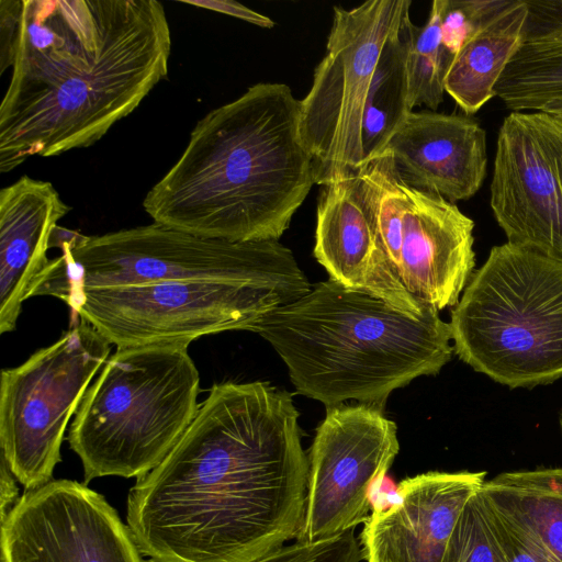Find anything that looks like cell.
I'll list each match as a JSON object with an SVG mask.
<instances>
[{
  "label": "cell",
  "mask_w": 562,
  "mask_h": 562,
  "mask_svg": "<svg viewBox=\"0 0 562 562\" xmlns=\"http://www.w3.org/2000/svg\"><path fill=\"white\" fill-rule=\"evenodd\" d=\"M292 395L223 382L167 457L138 477L127 526L148 562H254L297 539L308 461Z\"/></svg>",
  "instance_id": "cell-1"
},
{
  "label": "cell",
  "mask_w": 562,
  "mask_h": 562,
  "mask_svg": "<svg viewBox=\"0 0 562 562\" xmlns=\"http://www.w3.org/2000/svg\"><path fill=\"white\" fill-rule=\"evenodd\" d=\"M157 0H23L0 103V172L100 140L168 74Z\"/></svg>",
  "instance_id": "cell-2"
},
{
  "label": "cell",
  "mask_w": 562,
  "mask_h": 562,
  "mask_svg": "<svg viewBox=\"0 0 562 562\" xmlns=\"http://www.w3.org/2000/svg\"><path fill=\"white\" fill-rule=\"evenodd\" d=\"M300 114L290 87L271 82L210 111L147 192L145 212L201 237L279 240L316 183Z\"/></svg>",
  "instance_id": "cell-3"
},
{
  "label": "cell",
  "mask_w": 562,
  "mask_h": 562,
  "mask_svg": "<svg viewBox=\"0 0 562 562\" xmlns=\"http://www.w3.org/2000/svg\"><path fill=\"white\" fill-rule=\"evenodd\" d=\"M438 312L429 305L414 317L328 278L252 331L280 356L297 394L326 408L346 401L382 408L394 390L451 360L450 326Z\"/></svg>",
  "instance_id": "cell-4"
},
{
  "label": "cell",
  "mask_w": 562,
  "mask_h": 562,
  "mask_svg": "<svg viewBox=\"0 0 562 562\" xmlns=\"http://www.w3.org/2000/svg\"><path fill=\"white\" fill-rule=\"evenodd\" d=\"M187 342L116 348L87 389L68 442L85 483L140 477L171 451L200 404L199 371Z\"/></svg>",
  "instance_id": "cell-5"
},
{
  "label": "cell",
  "mask_w": 562,
  "mask_h": 562,
  "mask_svg": "<svg viewBox=\"0 0 562 562\" xmlns=\"http://www.w3.org/2000/svg\"><path fill=\"white\" fill-rule=\"evenodd\" d=\"M453 351L510 389L562 378V260L509 241L475 270L450 318Z\"/></svg>",
  "instance_id": "cell-6"
},
{
  "label": "cell",
  "mask_w": 562,
  "mask_h": 562,
  "mask_svg": "<svg viewBox=\"0 0 562 562\" xmlns=\"http://www.w3.org/2000/svg\"><path fill=\"white\" fill-rule=\"evenodd\" d=\"M52 247L60 255L49 260L30 297L50 295L65 302L86 288L177 280L310 282L279 240L206 238L155 222L98 236L57 225Z\"/></svg>",
  "instance_id": "cell-7"
},
{
  "label": "cell",
  "mask_w": 562,
  "mask_h": 562,
  "mask_svg": "<svg viewBox=\"0 0 562 562\" xmlns=\"http://www.w3.org/2000/svg\"><path fill=\"white\" fill-rule=\"evenodd\" d=\"M312 288L305 283L177 280L86 288L65 303L116 348L187 342L211 334L249 330Z\"/></svg>",
  "instance_id": "cell-8"
},
{
  "label": "cell",
  "mask_w": 562,
  "mask_h": 562,
  "mask_svg": "<svg viewBox=\"0 0 562 562\" xmlns=\"http://www.w3.org/2000/svg\"><path fill=\"white\" fill-rule=\"evenodd\" d=\"M0 379V447L25 491L52 481L70 417L111 344L81 318Z\"/></svg>",
  "instance_id": "cell-9"
},
{
  "label": "cell",
  "mask_w": 562,
  "mask_h": 562,
  "mask_svg": "<svg viewBox=\"0 0 562 562\" xmlns=\"http://www.w3.org/2000/svg\"><path fill=\"white\" fill-rule=\"evenodd\" d=\"M411 0H369L334 7L326 54L300 100L302 140L313 158L316 183L357 172L362 165L367 95L387 40L409 15Z\"/></svg>",
  "instance_id": "cell-10"
},
{
  "label": "cell",
  "mask_w": 562,
  "mask_h": 562,
  "mask_svg": "<svg viewBox=\"0 0 562 562\" xmlns=\"http://www.w3.org/2000/svg\"><path fill=\"white\" fill-rule=\"evenodd\" d=\"M398 451L396 424L382 408L360 403L327 408L307 454L305 518L295 541L315 542L364 524L371 493Z\"/></svg>",
  "instance_id": "cell-11"
},
{
  "label": "cell",
  "mask_w": 562,
  "mask_h": 562,
  "mask_svg": "<svg viewBox=\"0 0 562 562\" xmlns=\"http://www.w3.org/2000/svg\"><path fill=\"white\" fill-rule=\"evenodd\" d=\"M490 205L509 243L562 260V119L532 111L503 120Z\"/></svg>",
  "instance_id": "cell-12"
},
{
  "label": "cell",
  "mask_w": 562,
  "mask_h": 562,
  "mask_svg": "<svg viewBox=\"0 0 562 562\" xmlns=\"http://www.w3.org/2000/svg\"><path fill=\"white\" fill-rule=\"evenodd\" d=\"M0 562H143L103 495L74 480L24 491L1 520Z\"/></svg>",
  "instance_id": "cell-13"
},
{
  "label": "cell",
  "mask_w": 562,
  "mask_h": 562,
  "mask_svg": "<svg viewBox=\"0 0 562 562\" xmlns=\"http://www.w3.org/2000/svg\"><path fill=\"white\" fill-rule=\"evenodd\" d=\"M314 257L346 289L420 317L429 305L403 285L378 234L358 172L322 186Z\"/></svg>",
  "instance_id": "cell-14"
},
{
  "label": "cell",
  "mask_w": 562,
  "mask_h": 562,
  "mask_svg": "<svg viewBox=\"0 0 562 562\" xmlns=\"http://www.w3.org/2000/svg\"><path fill=\"white\" fill-rule=\"evenodd\" d=\"M485 477L484 471H430L404 479L394 502L374 509L364 522L363 560L442 562L462 508Z\"/></svg>",
  "instance_id": "cell-15"
},
{
  "label": "cell",
  "mask_w": 562,
  "mask_h": 562,
  "mask_svg": "<svg viewBox=\"0 0 562 562\" xmlns=\"http://www.w3.org/2000/svg\"><path fill=\"white\" fill-rule=\"evenodd\" d=\"M398 277L419 302L454 306L475 267L474 222L456 203L406 186Z\"/></svg>",
  "instance_id": "cell-16"
},
{
  "label": "cell",
  "mask_w": 562,
  "mask_h": 562,
  "mask_svg": "<svg viewBox=\"0 0 562 562\" xmlns=\"http://www.w3.org/2000/svg\"><path fill=\"white\" fill-rule=\"evenodd\" d=\"M382 154L406 186L452 203L475 195L487 173L486 132L468 115L412 111Z\"/></svg>",
  "instance_id": "cell-17"
},
{
  "label": "cell",
  "mask_w": 562,
  "mask_h": 562,
  "mask_svg": "<svg viewBox=\"0 0 562 562\" xmlns=\"http://www.w3.org/2000/svg\"><path fill=\"white\" fill-rule=\"evenodd\" d=\"M71 207L48 181L22 176L0 191V333L15 329L22 303L49 263L59 220Z\"/></svg>",
  "instance_id": "cell-18"
},
{
  "label": "cell",
  "mask_w": 562,
  "mask_h": 562,
  "mask_svg": "<svg viewBox=\"0 0 562 562\" xmlns=\"http://www.w3.org/2000/svg\"><path fill=\"white\" fill-rule=\"evenodd\" d=\"M524 0H503L454 55L445 91L468 115L496 97V85L508 63L522 47Z\"/></svg>",
  "instance_id": "cell-19"
},
{
  "label": "cell",
  "mask_w": 562,
  "mask_h": 562,
  "mask_svg": "<svg viewBox=\"0 0 562 562\" xmlns=\"http://www.w3.org/2000/svg\"><path fill=\"white\" fill-rule=\"evenodd\" d=\"M482 494L543 562H562V468L499 473Z\"/></svg>",
  "instance_id": "cell-20"
},
{
  "label": "cell",
  "mask_w": 562,
  "mask_h": 562,
  "mask_svg": "<svg viewBox=\"0 0 562 562\" xmlns=\"http://www.w3.org/2000/svg\"><path fill=\"white\" fill-rule=\"evenodd\" d=\"M402 26L385 43L371 80L362 119V165L382 151L413 111Z\"/></svg>",
  "instance_id": "cell-21"
},
{
  "label": "cell",
  "mask_w": 562,
  "mask_h": 562,
  "mask_svg": "<svg viewBox=\"0 0 562 562\" xmlns=\"http://www.w3.org/2000/svg\"><path fill=\"white\" fill-rule=\"evenodd\" d=\"M446 0L431 3L428 21L415 25L409 15L404 20L402 37L405 46V67L409 105L425 104L436 111L443 101L445 79L453 55L442 40V14Z\"/></svg>",
  "instance_id": "cell-22"
},
{
  "label": "cell",
  "mask_w": 562,
  "mask_h": 562,
  "mask_svg": "<svg viewBox=\"0 0 562 562\" xmlns=\"http://www.w3.org/2000/svg\"><path fill=\"white\" fill-rule=\"evenodd\" d=\"M495 93L512 112L540 111L562 99V41L522 45L503 71Z\"/></svg>",
  "instance_id": "cell-23"
},
{
  "label": "cell",
  "mask_w": 562,
  "mask_h": 562,
  "mask_svg": "<svg viewBox=\"0 0 562 562\" xmlns=\"http://www.w3.org/2000/svg\"><path fill=\"white\" fill-rule=\"evenodd\" d=\"M357 172L382 245L398 274L406 184L386 154L364 162Z\"/></svg>",
  "instance_id": "cell-24"
},
{
  "label": "cell",
  "mask_w": 562,
  "mask_h": 562,
  "mask_svg": "<svg viewBox=\"0 0 562 562\" xmlns=\"http://www.w3.org/2000/svg\"><path fill=\"white\" fill-rule=\"evenodd\" d=\"M479 491L462 508L442 562H505L487 527Z\"/></svg>",
  "instance_id": "cell-25"
},
{
  "label": "cell",
  "mask_w": 562,
  "mask_h": 562,
  "mask_svg": "<svg viewBox=\"0 0 562 562\" xmlns=\"http://www.w3.org/2000/svg\"><path fill=\"white\" fill-rule=\"evenodd\" d=\"M361 546L355 530L315 542L295 541L254 562H360Z\"/></svg>",
  "instance_id": "cell-26"
},
{
  "label": "cell",
  "mask_w": 562,
  "mask_h": 562,
  "mask_svg": "<svg viewBox=\"0 0 562 562\" xmlns=\"http://www.w3.org/2000/svg\"><path fill=\"white\" fill-rule=\"evenodd\" d=\"M485 520L505 562H543L507 518L479 491Z\"/></svg>",
  "instance_id": "cell-27"
},
{
  "label": "cell",
  "mask_w": 562,
  "mask_h": 562,
  "mask_svg": "<svg viewBox=\"0 0 562 562\" xmlns=\"http://www.w3.org/2000/svg\"><path fill=\"white\" fill-rule=\"evenodd\" d=\"M522 43L562 41V0H524Z\"/></svg>",
  "instance_id": "cell-28"
},
{
  "label": "cell",
  "mask_w": 562,
  "mask_h": 562,
  "mask_svg": "<svg viewBox=\"0 0 562 562\" xmlns=\"http://www.w3.org/2000/svg\"><path fill=\"white\" fill-rule=\"evenodd\" d=\"M23 0H0V74L12 67Z\"/></svg>",
  "instance_id": "cell-29"
},
{
  "label": "cell",
  "mask_w": 562,
  "mask_h": 562,
  "mask_svg": "<svg viewBox=\"0 0 562 562\" xmlns=\"http://www.w3.org/2000/svg\"><path fill=\"white\" fill-rule=\"evenodd\" d=\"M180 2L231 15L260 27L271 29L274 22L244 4L233 0H181Z\"/></svg>",
  "instance_id": "cell-30"
},
{
  "label": "cell",
  "mask_w": 562,
  "mask_h": 562,
  "mask_svg": "<svg viewBox=\"0 0 562 562\" xmlns=\"http://www.w3.org/2000/svg\"><path fill=\"white\" fill-rule=\"evenodd\" d=\"M15 476L9 469L4 458L0 457V520L4 519L19 499Z\"/></svg>",
  "instance_id": "cell-31"
},
{
  "label": "cell",
  "mask_w": 562,
  "mask_h": 562,
  "mask_svg": "<svg viewBox=\"0 0 562 562\" xmlns=\"http://www.w3.org/2000/svg\"><path fill=\"white\" fill-rule=\"evenodd\" d=\"M540 111L553 114L562 119V99L549 102Z\"/></svg>",
  "instance_id": "cell-32"
},
{
  "label": "cell",
  "mask_w": 562,
  "mask_h": 562,
  "mask_svg": "<svg viewBox=\"0 0 562 562\" xmlns=\"http://www.w3.org/2000/svg\"><path fill=\"white\" fill-rule=\"evenodd\" d=\"M559 425H560V430H561V434H562V409H561V413H560V416H559Z\"/></svg>",
  "instance_id": "cell-33"
}]
</instances>
